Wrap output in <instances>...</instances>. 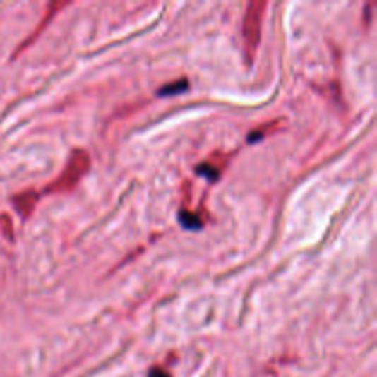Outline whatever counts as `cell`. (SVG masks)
Returning <instances> with one entry per match:
<instances>
[{"label": "cell", "instance_id": "4", "mask_svg": "<svg viewBox=\"0 0 377 377\" xmlns=\"http://www.w3.org/2000/svg\"><path fill=\"white\" fill-rule=\"evenodd\" d=\"M184 90H188V80L182 78V80L175 81V83L164 85L162 89L159 90V96H175V94H181Z\"/></svg>", "mask_w": 377, "mask_h": 377}, {"label": "cell", "instance_id": "1", "mask_svg": "<svg viewBox=\"0 0 377 377\" xmlns=\"http://www.w3.org/2000/svg\"><path fill=\"white\" fill-rule=\"evenodd\" d=\"M90 168V157L83 149H74L70 155L65 169L61 172L56 182H52L47 188V193H61V191H70L78 186V182L87 175Z\"/></svg>", "mask_w": 377, "mask_h": 377}, {"label": "cell", "instance_id": "6", "mask_svg": "<svg viewBox=\"0 0 377 377\" xmlns=\"http://www.w3.org/2000/svg\"><path fill=\"white\" fill-rule=\"evenodd\" d=\"M149 377H169V376L164 372V370H160V368H153L151 373H149Z\"/></svg>", "mask_w": 377, "mask_h": 377}, {"label": "cell", "instance_id": "3", "mask_svg": "<svg viewBox=\"0 0 377 377\" xmlns=\"http://www.w3.org/2000/svg\"><path fill=\"white\" fill-rule=\"evenodd\" d=\"M37 201H39V193H35V191H23L20 196L13 197V205L15 208H17V212L20 214V217L26 219L32 215Z\"/></svg>", "mask_w": 377, "mask_h": 377}, {"label": "cell", "instance_id": "5", "mask_svg": "<svg viewBox=\"0 0 377 377\" xmlns=\"http://www.w3.org/2000/svg\"><path fill=\"white\" fill-rule=\"evenodd\" d=\"M181 219H182V225H184L186 229H201V225H203L199 221V217L191 215L190 212H182Z\"/></svg>", "mask_w": 377, "mask_h": 377}, {"label": "cell", "instance_id": "2", "mask_svg": "<svg viewBox=\"0 0 377 377\" xmlns=\"http://www.w3.org/2000/svg\"><path fill=\"white\" fill-rule=\"evenodd\" d=\"M267 4L260 0L249 2L245 19H243V41H245V54H247L249 63H252L256 50L260 47L261 39V24H263V13H265Z\"/></svg>", "mask_w": 377, "mask_h": 377}]
</instances>
